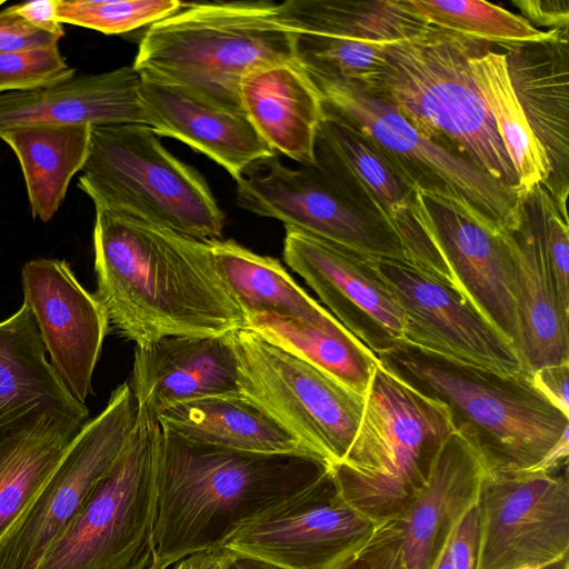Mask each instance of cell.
<instances>
[{
  "mask_svg": "<svg viewBox=\"0 0 569 569\" xmlns=\"http://www.w3.org/2000/svg\"><path fill=\"white\" fill-rule=\"evenodd\" d=\"M93 293L122 337L146 347L170 336L224 337L243 313L199 240L96 207Z\"/></svg>",
  "mask_w": 569,
  "mask_h": 569,
  "instance_id": "6da1fadb",
  "label": "cell"
},
{
  "mask_svg": "<svg viewBox=\"0 0 569 569\" xmlns=\"http://www.w3.org/2000/svg\"><path fill=\"white\" fill-rule=\"evenodd\" d=\"M330 468L300 453H257L203 445L160 428L153 566L168 569L223 548L244 527L300 493Z\"/></svg>",
  "mask_w": 569,
  "mask_h": 569,
  "instance_id": "7a4b0ae2",
  "label": "cell"
},
{
  "mask_svg": "<svg viewBox=\"0 0 569 569\" xmlns=\"http://www.w3.org/2000/svg\"><path fill=\"white\" fill-rule=\"evenodd\" d=\"M377 357L393 376L448 409L485 472H529L569 431V416L535 387L531 375L505 376L405 341Z\"/></svg>",
  "mask_w": 569,
  "mask_h": 569,
  "instance_id": "3957f363",
  "label": "cell"
},
{
  "mask_svg": "<svg viewBox=\"0 0 569 569\" xmlns=\"http://www.w3.org/2000/svg\"><path fill=\"white\" fill-rule=\"evenodd\" d=\"M483 44L430 27L388 44L380 67L360 83L421 134L521 197L518 176L470 69Z\"/></svg>",
  "mask_w": 569,
  "mask_h": 569,
  "instance_id": "277c9868",
  "label": "cell"
},
{
  "mask_svg": "<svg viewBox=\"0 0 569 569\" xmlns=\"http://www.w3.org/2000/svg\"><path fill=\"white\" fill-rule=\"evenodd\" d=\"M453 430L448 409L379 361L345 458L330 469L337 493L377 525L398 521L425 486Z\"/></svg>",
  "mask_w": 569,
  "mask_h": 569,
  "instance_id": "5b68a950",
  "label": "cell"
},
{
  "mask_svg": "<svg viewBox=\"0 0 569 569\" xmlns=\"http://www.w3.org/2000/svg\"><path fill=\"white\" fill-rule=\"evenodd\" d=\"M284 61H297L295 31L280 21L278 4L237 1L183 3L148 27L132 67L142 77L242 109L243 76Z\"/></svg>",
  "mask_w": 569,
  "mask_h": 569,
  "instance_id": "8992f818",
  "label": "cell"
},
{
  "mask_svg": "<svg viewBox=\"0 0 569 569\" xmlns=\"http://www.w3.org/2000/svg\"><path fill=\"white\" fill-rule=\"evenodd\" d=\"M82 171L78 186L94 207L199 240L222 236L226 217L208 183L149 126L92 127Z\"/></svg>",
  "mask_w": 569,
  "mask_h": 569,
  "instance_id": "52a82bcc",
  "label": "cell"
},
{
  "mask_svg": "<svg viewBox=\"0 0 569 569\" xmlns=\"http://www.w3.org/2000/svg\"><path fill=\"white\" fill-rule=\"evenodd\" d=\"M159 433L138 410L121 456L38 569H130L153 552Z\"/></svg>",
  "mask_w": 569,
  "mask_h": 569,
  "instance_id": "ba28073f",
  "label": "cell"
},
{
  "mask_svg": "<svg viewBox=\"0 0 569 569\" xmlns=\"http://www.w3.org/2000/svg\"><path fill=\"white\" fill-rule=\"evenodd\" d=\"M226 338L240 393L330 469L339 463L357 433L365 396L252 330L242 327Z\"/></svg>",
  "mask_w": 569,
  "mask_h": 569,
  "instance_id": "9c48e42d",
  "label": "cell"
},
{
  "mask_svg": "<svg viewBox=\"0 0 569 569\" xmlns=\"http://www.w3.org/2000/svg\"><path fill=\"white\" fill-rule=\"evenodd\" d=\"M308 76L322 97L323 109L369 138L420 192L460 199L505 233L519 227L522 196L421 134L360 82Z\"/></svg>",
  "mask_w": 569,
  "mask_h": 569,
  "instance_id": "30bf717a",
  "label": "cell"
},
{
  "mask_svg": "<svg viewBox=\"0 0 569 569\" xmlns=\"http://www.w3.org/2000/svg\"><path fill=\"white\" fill-rule=\"evenodd\" d=\"M129 382L88 420L33 502L0 541V569H38L121 456L137 420Z\"/></svg>",
  "mask_w": 569,
  "mask_h": 569,
  "instance_id": "8fae6325",
  "label": "cell"
},
{
  "mask_svg": "<svg viewBox=\"0 0 569 569\" xmlns=\"http://www.w3.org/2000/svg\"><path fill=\"white\" fill-rule=\"evenodd\" d=\"M315 159L345 196L395 231L410 266L456 289L419 190L369 138L323 109Z\"/></svg>",
  "mask_w": 569,
  "mask_h": 569,
  "instance_id": "7c38bea8",
  "label": "cell"
},
{
  "mask_svg": "<svg viewBox=\"0 0 569 569\" xmlns=\"http://www.w3.org/2000/svg\"><path fill=\"white\" fill-rule=\"evenodd\" d=\"M475 569H548L569 560L568 472H485Z\"/></svg>",
  "mask_w": 569,
  "mask_h": 569,
  "instance_id": "4fadbf2b",
  "label": "cell"
},
{
  "mask_svg": "<svg viewBox=\"0 0 569 569\" xmlns=\"http://www.w3.org/2000/svg\"><path fill=\"white\" fill-rule=\"evenodd\" d=\"M236 202L363 258L407 262L395 231L355 204L316 166L291 169L276 156L264 159L237 181Z\"/></svg>",
  "mask_w": 569,
  "mask_h": 569,
  "instance_id": "5bb4252c",
  "label": "cell"
},
{
  "mask_svg": "<svg viewBox=\"0 0 569 569\" xmlns=\"http://www.w3.org/2000/svg\"><path fill=\"white\" fill-rule=\"evenodd\" d=\"M380 526L343 502L328 471L223 548L284 569H335L362 550Z\"/></svg>",
  "mask_w": 569,
  "mask_h": 569,
  "instance_id": "9a60e30c",
  "label": "cell"
},
{
  "mask_svg": "<svg viewBox=\"0 0 569 569\" xmlns=\"http://www.w3.org/2000/svg\"><path fill=\"white\" fill-rule=\"evenodd\" d=\"M402 310V341L505 376L531 375L509 340L457 290L403 261L373 260Z\"/></svg>",
  "mask_w": 569,
  "mask_h": 569,
  "instance_id": "2e32d148",
  "label": "cell"
},
{
  "mask_svg": "<svg viewBox=\"0 0 569 569\" xmlns=\"http://www.w3.org/2000/svg\"><path fill=\"white\" fill-rule=\"evenodd\" d=\"M420 196L458 293L510 341L526 362L508 233L460 199Z\"/></svg>",
  "mask_w": 569,
  "mask_h": 569,
  "instance_id": "e0dca14e",
  "label": "cell"
},
{
  "mask_svg": "<svg viewBox=\"0 0 569 569\" xmlns=\"http://www.w3.org/2000/svg\"><path fill=\"white\" fill-rule=\"evenodd\" d=\"M283 259L376 356L402 341V310L372 259L286 228Z\"/></svg>",
  "mask_w": 569,
  "mask_h": 569,
  "instance_id": "ac0fdd59",
  "label": "cell"
},
{
  "mask_svg": "<svg viewBox=\"0 0 569 569\" xmlns=\"http://www.w3.org/2000/svg\"><path fill=\"white\" fill-rule=\"evenodd\" d=\"M21 283L23 303L33 313L51 367L70 395L86 405L110 326L106 310L66 260L28 261Z\"/></svg>",
  "mask_w": 569,
  "mask_h": 569,
  "instance_id": "d6986e66",
  "label": "cell"
},
{
  "mask_svg": "<svg viewBox=\"0 0 569 569\" xmlns=\"http://www.w3.org/2000/svg\"><path fill=\"white\" fill-rule=\"evenodd\" d=\"M140 98L148 126L157 136L178 139L206 154L236 181L251 167L276 156L242 109L142 76Z\"/></svg>",
  "mask_w": 569,
  "mask_h": 569,
  "instance_id": "ffe728a7",
  "label": "cell"
},
{
  "mask_svg": "<svg viewBox=\"0 0 569 569\" xmlns=\"http://www.w3.org/2000/svg\"><path fill=\"white\" fill-rule=\"evenodd\" d=\"M502 49L513 91L549 163V178L542 187L568 219V31L547 41Z\"/></svg>",
  "mask_w": 569,
  "mask_h": 569,
  "instance_id": "44dd1931",
  "label": "cell"
},
{
  "mask_svg": "<svg viewBox=\"0 0 569 569\" xmlns=\"http://www.w3.org/2000/svg\"><path fill=\"white\" fill-rule=\"evenodd\" d=\"M139 411L239 393L234 352L224 337L170 336L136 347L131 382Z\"/></svg>",
  "mask_w": 569,
  "mask_h": 569,
  "instance_id": "7402d4cb",
  "label": "cell"
},
{
  "mask_svg": "<svg viewBox=\"0 0 569 569\" xmlns=\"http://www.w3.org/2000/svg\"><path fill=\"white\" fill-rule=\"evenodd\" d=\"M140 73L131 67L73 76L58 83L0 94V133L23 126H148Z\"/></svg>",
  "mask_w": 569,
  "mask_h": 569,
  "instance_id": "603a6c76",
  "label": "cell"
},
{
  "mask_svg": "<svg viewBox=\"0 0 569 569\" xmlns=\"http://www.w3.org/2000/svg\"><path fill=\"white\" fill-rule=\"evenodd\" d=\"M483 475L478 452L453 429L425 486L397 521L407 569H431L455 527L475 507Z\"/></svg>",
  "mask_w": 569,
  "mask_h": 569,
  "instance_id": "cb8c5ba5",
  "label": "cell"
},
{
  "mask_svg": "<svg viewBox=\"0 0 569 569\" xmlns=\"http://www.w3.org/2000/svg\"><path fill=\"white\" fill-rule=\"evenodd\" d=\"M241 107L276 152L316 166L315 143L323 118L322 97L298 61L258 67L240 81Z\"/></svg>",
  "mask_w": 569,
  "mask_h": 569,
  "instance_id": "d4e9b609",
  "label": "cell"
},
{
  "mask_svg": "<svg viewBox=\"0 0 569 569\" xmlns=\"http://www.w3.org/2000/svg\"><path fill=\"white\" fill-rule=\"evenodd\" d=\"M520 204V224L507 238L515 266L523 356L533 371L569 362V313L559 301L540 220L527 193Z\"/></svg>",
  "mask_w": 569,
  "mask_h": 569,
  "instance_id": "484cf974",
  "label": "cell"
},
{
  "mask_svg": "<svg viewBox=\"0 0 569 569\" xmlns=\"http://www.w3.org/2000/svg\"><path fill=\"white\" fill-rule=\"evenodd\" d=\"M41 409L86 421L89 417L47 360L33 313L22 303L0 322V436Z\"/></svg>",
  "mask_w": 569,
  "mask_h": 569,
  "instance_id": "4316f807",
  "label": "cell"
},
{
  "mask_svg": "<svg viewBox=\"0 0 569 569\" xmlns=\"http://www.w3.org/2000/svg\"><path fill=\"white\" fill-rule=\"evenodd\" d=\"M87 421L41 409L0 436V541L33 502Z\"/></svg>",
  "mask_w": 569,
  "mask_h": 569,
  "instance_id": "83f0119b",
  "label": "cell"
},
{
  "mask_svg": "<svg viewBox=\"0 0 569 569\" xmlns=\"http://www.w3.org/2000/svg\"><path fill=\"white\" fill-rule=\"evenodd\" d=\"M157 420L161 429L198 443L247 452L316 457L240 392L178 403L161 411Z\"/></svg>",
  "mask_w": 569,
  "mask_h": 569,
  "instance_id": "f1b7e54d",
  "label": "cell"
},
{
  "mask_svg": "<svg viewBox=\"0 0 569 569\" xmlns=\"http://www.w3.org/2000/svg\"><path fill=\"white\" fill-rule=\"evenodd\" d=\"M209 244L217 274L243 318L264 312L323 328L341 325L277 259L257 254L233 240H209Z\"/></svg>",
  "mask_w": 569,
  "mask_h": 569,
  "instance_id": "f546056e",
  "label": "cell"
},
{
  "mask_svg": "<svg viewBox=\"0 0 569 569\" xmlns=\"http://www.w3.org/2000/svg\"><path fill=\"white\" fill-rule=\"evenodd\" d=\"M91 126H23L0 133L16 153L33 218L48 222L89 156Z\"/></svg>",
  "mask_w": 569,
  "mask_h": 569,
  "instance_id": "4dcf8cb0",
  "label": "cell"
},
{
  "mask_svg": "<svg viewBox=\"0 0 569 569\" xmlns=\"http://www.w3.org/2000/svg\"><path fill=\"white\" fill-rule=\"evenodd\" d=\"M243 328L291 352L365 396L378 357L342 325L323 328L271 313L244 317Z\"/></svg>",
  "mask_w": 569,
  "mask_h": 569,
  "instance_id": "1f68e13d",
  "label": "cell"
},
{
  "mask_svg": "<svg viewBox=\"0 0 569 569\" xmlns=\"http://www.w3.org/2000/svg\"><path fill=\"white\" fill-rule=\"evenodd\" d=\"M289 29L328 37L390 44L430 28L406 11L398 0H287L278 4Z\"/></svg>",
  "mask_w": 569,
  "mask_h": 569,
  "instance_id": "d6a6232c",
  "label": "cell"
},
{
  "mask_svg": "<svg viewBox=\"0 0 569 569\" xmlns=\"http://www.w3.org/2000/svg\"><path fill=\"white\" fill-rule=\"evenodd\" d=\"M470 69L518 176L521 193L543 186L549 178V163L513 91L505 54L483 44L472 56Z\"/></svg>",
  "mask_w": 569,
  "mask_h": 569,
  "instance_id": "836d02e7",
  "label": "cell"
},
{
  "mask_svg": "<svg viewBox=\"0 0 569 569\" xmlns=\"http://www.w3.org/2000/svg\"><path fill=\"white\" fill-rule=\"evenodd\" d=\"M426 24L462 38L501 48L547 41L568 30H540L523 17L476 0H398Z\"/></svg>",
  "mask_w": 569,
  "mask_h": 569,
  "instance_id": "e575fe53",
  "label": "cell"
},
{
  "mask_svg": "<svg viewBox=\"0 0 569 569\" xmlns=\"http://www.w3.org/2000/svg\"><path fill=\"white\" fill-rule=\"evenodd\" d=\"M388 44L295 31L298 63L311 74L362 82L382 63Z\"/></svg>",
  "mask_w": 569,
  "mask_h": 569,
  "instance_id": "d590c367",
  "label": "cell"
},
{
  "mask_svg": "<svg viewBox=\"0 0 569 569\" xmlns=\"http://www.w3.org/2000/svg\"><path fill=\"white\" fill-rule=\"evenodd\" d=\"M177 0H56L60 23L121 34L150 26L182 8Z\"/></svg>",
  "mask_w": 569,
  "mask_h": 569,
  "instance_id": "8d00e7d4",
  "label": "cell"
},
{
  "mask_svg": "<svg viewBox=\"0 0 569 569\" xmlns=\"http://www.w3.org/2000/svg\"><path fill=\"white\" fill-rule=\"evenodd\" d=\"M74 74L58 46L0 53V94L48 87Z\"/></svg>",
  "mask_w": 569,
  "mask_h": 569,
  "instance_id": "74e56055",
  "label": "cell"
},
{
  "mask_svg": "<svg viewBox=\"0 0 569 569\" xmlns=\"http://www.w3.org/2000/svg\"><path fill=\"white\" fill-rule=\"evenodd\" d=\"M533 203L542 229L547 258L559 301L569 313V228L557 203L541 186L525 192Z\"/></svg>",
  "mask_w": 569,
  "mask_h": 569,
  "instance_id": "f35d334b",
  "label": "cell"
},
{
  "mask_svg": "<svg viewBox=\"0 0 569 569\" xmlns=\"http://www.w3.org/2000/svg\"><path fill=\"white\" fill-rule=\"evenodd\" d=\"M60 39L36 28L9 8L0 12V53L58 46Z\"/></svg>",
  "mask_w": 569,
  "mask_h": 569,
  "instance_id": "ab89813d",
  "label": "cell"
},
{
  "mask_svg": "<svg viewBox=\"0 0 569 569\" xmlns=\"http://www.w3.org/2000/svg\"><path fill=\"white\" fill-rule=\"evenodd\" d=\"M477 549L478 525L473 507L460 519L449 539V553L453 569H475Z\"/></svg>",
  "mask_w": 569,
  "mask_h": 569,
  "instance_id": "60d3db41",
  "label": "cell"
},
{
  "mask_svg": "<svg viewBox=\"0 0 569 569\" xmlns=\"http://www.w3.org/2000/svg\"><path fill=\"white\" fill-rule=\"evenodd\" d=\"M522 16L535 27H547L549 30H568V0H515Z\"/></svg>",
  "mask_w": 569,
  "mask_h": 569,
  "instance_id": "b9f144b4",
  "label": "cell"
},
{
  "mask_svg": "<svg viewBox=\"0 0 569 569\" xmlns=\"http://www.w3.org/2000/svg\"><path fill=\"white\" fill-rule=\"evenodd\" d=\"M535 387L560 411L569 416V362L531 371Z\"/></svg>",
  "mask_w": 569,
  "mask_h": 569,
  "instance_id": "7bdbcfd3",
  "label": "cell"
},
{
  "mask_svg": "<svg viewBox=\"0 0 569 569\" xmlns=\"http://www.w3.org/2000/svg\"><path fill=\"white\" fill-rule=\"evenodd\" d=\"M38 29L63 37L62 23L56 14V0H34L8 7Z\"/></svg>",
  "mask_w": 569,
  "mask_h": 569,
  "instance_id": "ee69618b",
  "label": "cell"
},
{
  "mask_svg": "<svg viewBox=\"0 0 569 569\" xmlns=\"http://www.w3.org/2000/svg\"><path fill=\"white\" fill-rule=\"evenodd\" d=\"M390 522L381 525L368 545L335 569H383Z\"/></svg>",
  "mask_w": 569,
  "mask_h": 569,
  "instance_id": "f6af8a7d",
  "label": "cell"
},
{
  "mask_svg": "<svg viewBox=\"0 0 569 569\" xmlns=\"http://www.w3.org/2000/svg\"><path fill=\"white\" fill-rule=\"evenodd\" d=\"M227 556L224 548L199 551L180 559L172 569H227Z\"/></svg>",
  "mask_w": 569,
  "mask_h": 569,
  "instance_id": "bcb514c9",
  "label": "cell"
},
{
  "mask_svg": "<svg viewBox=\"0 0 569 569\" xmlns=\"http://www.w3.org/2000/svg\"><path fill=\"white\" fill-rule=\"evenodd\" d=\"M566 431L542 460L529 472L556 473L567 467L569 456V438Z\"/></svg>",
  "mask_w": 569,
  "mask_h": 569,
  "instance_id": "7dc6e473",
  "label": "cell"
},
{
  "mask_svg": "<svg viewBox=\"0 0 569 569\" xmlns=\"http://www.w3.org/2000/svg\"><path fill=\"white\" fill-rule=\"evenodd\" d=\"M227 551V569H284L256 557Z\"/></svg>",
  "mask_w": 569,
  "mask_h": 569,
  "instance_id": "c3c4849f",
  "label": "cell"
},
{
  "mask_svg": "<svg viewBox=\"0 0 569 569\" xmlns=\"http://www.w3.org/2000/svg\"><path fill=\"white\" fill-rule=\"evenodd\" d=\"M449 539L435 560L431 569H453L449 553Z\"/></svg>",
  "mask_w": 569,
  "mask_h": 569,
  "instance_id": "681fc988",
  "label": "cell"
},
{
  "mask_svg": "<svg viewBox=\"0 0 569 569\" xmlns=\"http://www.w3.org/2000/svg\"><path fill=\"white\" fill-rule=\"evenodd\" d=\"M130 569H156L153 566V552L144 555L133 567Z\"/></svg>",
  "mask_w": 569,
  "mask_h": 569,
  "instance_id": "f907efd6",
  "label": "cell"
},
{
  "mask_svg": "<svg viewBox=\"0 0 569 569\" xmlns=\"http://www.w3.org/2000/svg\"><path fill=\"white\" fill-rule=\"evenodd\" d=\"M548 569H569V563H568V560L566 561H562V562H559Z\"/></svg>",
  "mask_w": 569,
  "mask_h": 569,
  "instance_id": "816d5d0a",
  "label": "cell"
},
{
  "mask_svg": "<svg viewBox=\"0 0 569 569\" xmlns=\"http://www.w3.org/2000/svg\"><path fill=\"white\" fill-rule=\"evenodd\" d=\"M4 3V0H0V7Z\"/></svg>",
  "mask_w": 569,
  "mask_h": 569,
  "instance_id": "f5cc1de1",
  "label": "cell"
}]
</instances>
